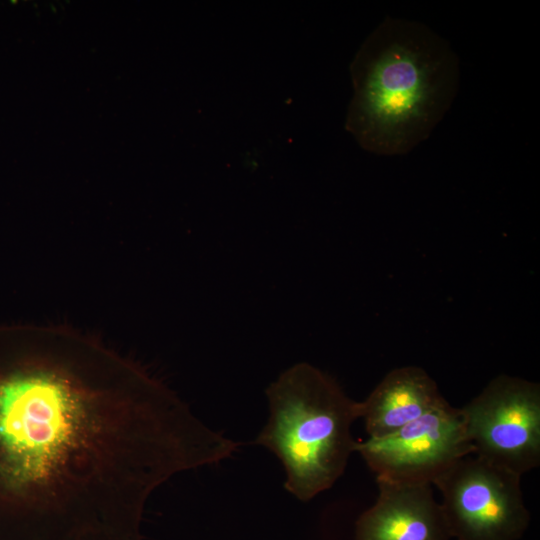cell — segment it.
Listing matches in <instances>:
<instances>
[{
	"instance_id": "cell-7",
	"label": "cell",
	"mask_w": 540,
	"mask_h": 540,
	"mask_svg": "<svg viewBox=\"0 0 540 540\" xmlns=\"http://www.w3.org/2000/svg\"><path fill=\"white\" fill-rule=\"evenodd\" d=\"M378 496L355 524V540H450L428 482L376 478Z\"/></svg>"
},
{
	"instance_id": "cell-1",
	"label": "cell",
	"mask_w": 540,
	"mask_h": 540,
	"mask_svg": "<svg viewBox=\"0 0 540 540\" xmlns=\"http://www.w3.org/2000/svg\"><path fill=\"white\" fill-rule=\"evenodd\" d=\"M238 448L71 329L37 328L0 356V540H143L157 487Z\"/></svg>"
},
{
	"instance_id": "cell-8",
	"label": "cell",
	"mask_w": 540,
	"mask_h": 540,
	"mask_svg": "<svg viewBox=\"0 0 540 540\" xmlns=\"http://www.w3.org/2000/svg\"><path fill=\"white\" fill-rule=\"evenodd\" d=\"M445 400L435 381L421 368L406 366L390 371L360 402L369 438H381L421 417Z\"/></svg>"
},
{
	"instance_id": "cell-3",
	"label": "cell",
	"mask_w": 540,
	"mask_h": 540,
	"mask_svg": "<svg viewBox=\"0 0 540 540\" xmlns=\"http://www.w3.org/2000/svg\"><path fill=\"white\" fill-rule=\"evenodd\" d=\"M269 417L253 442L271 451L285 470V489L307 502L343 475L357 441L351 427L360 402L315 366L297 363L266 389Z\"/></svg>"
},
{
	"instance_id": "cell-4",
	"label": "cell",
	"mask_w": 540,
	"mask_h": 540,
	"mask_svg": "<svg viewBox=\"0 0 540 540\" xmlns=\"http://www.w3.org/2000/svg\"><path fill=\"white\" fill-rule=\"evenodd\" d=\"M521 476L468 454L433 481L451 538L519 540L530 523Z\"/></svg>"
},
{
	"instance_id": "cell-5",
	"label": "cell",
	"mask_w": 540,
	"mask_h": 540,
	"mask_svg": "<svg viewBox=\"0 0 540 540\" xmlns=\"http://www.w3.org/2000/svg\"><path fill=\"white\" fill-rule=\"evenodd\" d=\"M476 456L522 477L540 465V387L500 375L461 408Z\"/></svg>"
},
{
	"instance_id": "cell-6",
	"label": "cell",
	"mask_w": 540,
	"mask_h": 540,
	"mask_svg": "<svg viewBox=\"0 0 540 540\" xmlns=\"http://www.w3.org/2000/svg\"><path fill=\"white\" fill-rule=\"evenodd\" d=\"M355 452L376 478L400 482L432 481L457 459L473 454L461 408L446 400L381 438L357 442Z\"/></svg>"
},
{
	"instance_id": "cell-2",
	"label": "cell",
	"mask_w": 540,
	"mask_h": 540,
	"mask_svg": "<svg viewBox=\"0 0 540 540\" xmlns=\"http://www.w3.org/2000/svg\"><path fill=\"white\" fill-rule=\"evenodd\" d=\"M346 130L366 151L404 155L431 135L459 88V59L427 25L386 17L356 52Z\"/></svg>"
}]
</instances>
